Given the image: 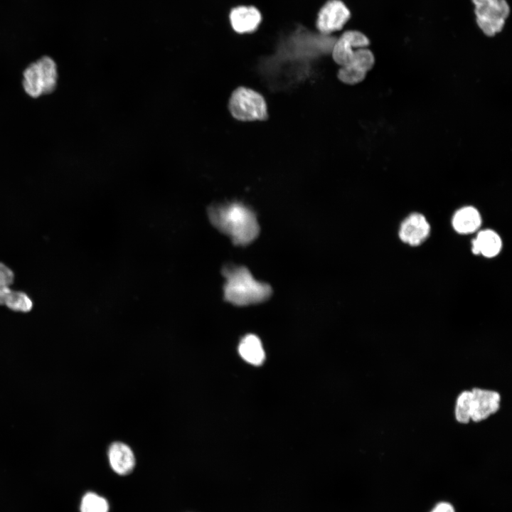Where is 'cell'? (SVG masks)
<instances>
[{
    "instance_id": "1",
    "label": "cell",
    "mask_w": 512,
    "mask_h": 512,
    "mask_svg": "<svg viewBox=\"0 0 512 512\" xmlns=\"http://www.w3.org/2000/svg\"><path fill=\"white\" fill-rule=\"evenodd\" d=\"M212 223L228 235L235 245H246L258 235L260 227L255 213L242 203L234 202L212 206Z\"/></svg>"
},
{
    "instance_id": "2",
    "label": "cell",
    "mask_w": 512,
    "mask_h": 512,
    "mask_svg": "<svg viewBox=\"0 0 512 512\" xmlns=\"http://www.w3.org/2000/svg\"><path fill=\"white\" fill-rule=\"evenodd\" d=\"M223 275L225 299L238 306L249 305L267 300L272 294L270 286L256 280L245 267H226Z\"/></svg>"
},
{
    "instance_id": "3",
    "label": "cell",
    "mask_w": 512,
    "mask_h": 512,
    "mask_svg": "<svg viewBox=\"0 0 512 512\" xmlns=\"http://www.w3.org/2000/svg\"><path fill=\"white\" fill-rule=\"evenodd\" d=\"M501 397L495 392L479 388L464 391L457 398L455 415L457 421L479 422L495 413L500 407Z\"/></svg>"
},
{
    "instance_id": "4",
    "label": "cell",
    "mask_w": 512,
    "mask_h": 512,
    "mask_svg": "<svg viewBox=\"0 0 512 512\" xmlns=\"http://www.w3.org/2000/svg\"><path fill=\"white\" fill-rule=\"evenodd\" d=\"M23 86L32 97L50 94L57 86V66L55 61L44 56L30 64L23 72Z\"/></svg>"
},
{
    "instance_id": "5",
    "label": "cell",
    "mask_w": 512,
    "mask_h": 512,
    "mask_svg": "<svg viewBox=\"0 0 512 512\" xmlns=\"http://www.w3.org/2000/svg\"><path fill=\"white\" fill-rule=\"evenodd\" d=\"M232 115L239 120H263L267 119V106L263 97L258 92L245 87H238L229 101Z\"/></svg>"
},
{
    "instance_id": "6",
    "label": "cell",
    "mask_w": 512,
    "mask_h": 512,
    "mask_svg": "<svg viewBox=\"0 0 512 512\" xmlns=\"http://www.w3.org/2000/svg\"><path fill=\"white\" fill-rule=\"evenodd\" d=\"M350 16V11L343 1L329 0L319 11L316 27L320 32L329 34L341 29Z\"/></svg>"
},
{
    "instance_id": "7",
    "label": "cell",
    "mask_w": 512,
    "mask_h": 512,
    "mask_svg": "<svg viewBox=\"0 0 512 512\" xmlns=\"http://www.w3.org/2000/svg\"><path fill=\"white\" fill-rule=\"evenodd\" d=\"M369 39L358 31H347L336 41L332 56L334 61L342 66L349 64L356 49L366 48L369 45Z\"/></svg>"
},
{
    "instance_id": "8",
    "label": "cell",
    "mask_w": 512,
    "mask_h": 512,
    "mask_svg": "<svg viewBox=\"0 0 512 512\" xmlns=\"http://www.w3.org/2000/svg\"><path fill=\"white\" fill-rule=\"evenodd\" d=\"M430 233V225L425 216L420 213H412L400 224L398 235L404 243L417 246L428 238Z\"/></svg>"
},
{
    "instance_id": "9",
    "label": "cell",
    "mask_w": 512,
    "mask_h": 512,
    "mask_svg": "<svg viewBox=\"0 0 512 512\" xmlns=\"http://www.w3.org/2000/svg\"><path fill=\"white\" fill-rule=\"evenodd\" d=\"M475 5L476 19L503 25L510 13L506 0H472Z\"/></svg>"
},
{
    "instance_id": "10",
    "label": "cell",
    "mask_w": 512,
    "mask_h": 512,
    "mask_svg": "<svg viewBox=\"0 0 512 512\" xmlns=\"http://www.w3.org/2000/svg\"><path fill=\"white\" fill-rule=\"evenodd\" d=\"M261 21L260 11L253 6H239L230 14V24L233 30L239 33L253 32Z\"/></svg>"
},
{
    "instance_id": "11",
    "label": "cell",
    "mask_w": 512,
    "mask_h": 512,
    "mask_svg": "<svg viewBox=\"0 0 512 512\" xmlns=\"http://www.w3.org/2000/svg\"><path fill=\"white\" fill-rule=\"evenodd\" d=\"M108 459L112 469L118 474H129L135 466V457L131 448L121 442H114L108 449Z\"/></svg>"
},
{
    "instance_id": "12",
    "label": "cell",
    "mask_w": 512,
    "mask_h": 512,
    "mask_svg": "<svg viewBox=\"0 0 512 512\" xmlns=\"http://www.w3.org/2000/svg\"><path fill=\"white\" fill-rule=\"evenodd\" d=\"M471 251L474 255L491 258L499 254L502 248L500 235L493 230L485 229L479 231L472 240Z\"/></svg>"
},
{
    "instance_id": "13",
    "label": "cell",
    "mask_w": 512,
    "mask_h": 512,
    "mask_svg": "<svg viewBox=\"0 0 512 512\" xmlns=\"http://www.w3.org/2000/svg\"><path fill=\"white\" fill-rule=\"evenodd\" d=\"M481 216L479 210L473 206H467L458 209L452 216V225L454 230L463 235L473 233L479 230L481 225Z\"/></svg>"
},
{
    "instance_id": "14",
    "label": "cell",
    "mask_w": 512,
    "mask_h": 512,
    "mask_svg": "<svg viewBox=\"0 0 512 512\" xmlns=\"http://www.w3.org/2000/svg\"><path fill=\"white\" fill-rule=\"evenodd\" d=\"M238 353L243 360L254 366L261 365L265 358L261 341L254 334L246 335L242 338Z\"/></svg>"
},
{
    "instance_id": "15",
    "label": "cell",
    "mask_w": 512,
    "mask_h": 512,
    "mask_svg": "<svg viewBox=\"0 0 512 512\" xmlns=\"http://www.w3.org/2000/svg\"><path fill=\"white\" fill-rule=\"evenodd\" d=\"M4 304L11 310L21 312H28L33 306L32 301L26 294L13 290L9 294Z\"/></svg>"
},
{
    "instance_id": "16",
    "label": "cell",
    "mask_w": 512,
    "mask_h": 512,
    "mask_svg": "<svg viewBox=\"0 0 512 512\" xmlns=\"http://www.w3.org/2000/svg\"><path fill=\"white\" fill-rule=\"evenodd\" d=\"M107 501L94 493L86 494L82 499L81 512H108Z\"/></svg>"
},
{
    "instance_id": "17",
    "label": "cell",
    "mask_w": 512,
    "mask_h": 512,
    "mask_svg": "<svg viewBox=\"0 0 512 512\" xmlns=\"http://www.w3.org/2000/svg\"><path fill=\"white\" fill-rule=\"evenodd\" d=\"M375 58L373 53L366 48L356 49L350 65L367 73L373 66ZM348 64V65H349Z\"/></svg>"
},
{
    "instance_id": "18",
    "label": "cell",
    "mask_w": 512,
    "mask_h": 512,
    "mask_svg": "<svg viewBox=\"0 0 512 512\" xmlns=\"http://www.w3.org/2000/svg\"><path fill=\"white\" fill-rule=\"evenodd\" d=\"M14 275L11 270L4 264L0 262V304H4L6 299L11 292L9 286L12 284Z\"/></svg>"
},
{
    "instance_id": "19",
    "label": "cell",
    "mask_w": 512,
    "mask_h": 512,
    "mask_svg": "<svg viewBox=\"0 0 512 512\" xmlns=\"http://www.w3.org/2000/svg\"><path fill=\"white\" fill-rule=\"evenodd\" d=\"M366 73L352 65L342 66L338 73V78L347 84H356L362 81Z\"/></svg>"
},
{
    "instance_id": "20",
    "label": "cell",
    "mask_w": 512,
    "mask_h": 512,
    "mask_svg": "<svg viewBox=\"0 0 512 512\" xmlns=\"http://www.w3.org/2000/svg\"><path fill=\"white\" fill-rule=\"evenodd\" d=\"M430 512H456L453 505L448 501L437 503Z\"/></svg>"
}]
</instances>
